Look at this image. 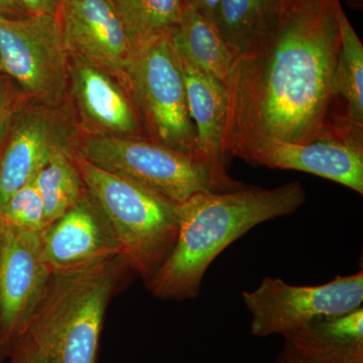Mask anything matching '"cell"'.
<instances>
[{
  "instance_id": "cell-21",
  "label": "cell",
  "mask_w": 363,
  "mask_h": 363,
  "mask_svg": "<svg viewBox=\"0 0 363 363\" xmlns=\"http://www.w3.org/2000/svg\"><path fill=\"white\" fill-rule=\"evenodd\" d=\"M33 182L42 198L47 226L70 209L85 192L75 160L65 152L55 155Z\"/></svg>"
},
{
  "instance_id": "cell-25",
  "label": "cell",
  "mask_w": 363,
  "mask_h": 363,
  "mask_svg": "<svg viewBox=\"0 0 363 363\" xmlns=\"http://www.w3.org/2000/svg\"><path fill=\"white\" fill-rule=\"evenodd\" d=\"M18 2L30 16H37V14L56 16L62 0H18Z\"/></svg>"
},
{
  "instance_id": "cell-5",
  "label": "cell",
  "mask_w": 363,
  "mask_h": 363,
  "mask_svg": "<svg viewBox=\"0 0 363 363\" xmlns=\"http://www.w3.org/2000/svg\"><path fill=\"white\" fill-rule=\"evenodd\" d=\"M123 85L150 142L178 150L202 164L189 112L182 62L171 35L133 52L124 68Z\"/></svg>"
},
{
  "instance_id": "cell-3",
  "label": "cell",
  "mask_w": 363,
  "mask_h": 363,
  "mask_svg": "<svg viewBox=\"0 0 363 363\" xmlns=\"http://www.w3.org/2000/svg\"><path fill=\"white\" fill-rule=\"evenodd\" d=\"M128 269L119 255L84 271L52 274L26 330L47 363H97L107 307Z\"/></svg>"
},
{
  "instance_id": "cell-30",
  "label": "cell",
  "mask_w": 363,
  "mask_h": 363,
  "mask_svg": "<svg viewBox=\"0 0 363 363\" xmlns=\"http://www.w3.org/2000/svg\"><path fill=\"white\" fill-rule=\"evenodd\" d=\"M1 225H2V222H1V218H0V236H1Z\"/></svg>"
},
{
  "instance_id": "cell-20",
  "label": "cell",
  "mask_w": 363,
  "mask_h": 363,
  "mask_svg": "<svg viewBox=\"0 0 363 363\" xmlns=\"http://www.w3.org/2000/svg\"><path fill=\"white\" fill-rule=\"evenodd\" d=\"M281 0H220L211 21L236 54L278 13Z\"/></svg>"
},
{
  "instance_id": "cell-4",
  "label": "cell",
  "mask_w": 363,
  "mask_h": 363,
  "mask_svg": "<svg viewBox=\"0 0 363 363\" xmlns=\"http://www.w3.org/2000/svg\"><path fill=\"white\" fill-rule=\"evenodd\" d=\"M74 160L86 192L116 236L121 257L147 284L175 245L180 204L83 157Z\"/></svg>"
},
{
  "instance_id": "cell-10",
  "label": "cell",
  "mask_w": 363,
  "mask_h": 363,
  "mask_svg": "<svg viewBox=\"0 0 363 363\" xmlns=\"http://www.w3.org/2000/svg\"><path fill=\"white\" fill-rule=\"evenodd\" d=\"M1 222L0 322L9 357L26 333L52 274L43 259L40 233Z\"/></svg>"
},
{
  "instance_id": "cell-1",
  "label": "cell",
  "mask_w": 363,
  "mask_h": 363,
  "mask_svg": "<svg viewBox=\"0 0 363 363\" xmlns=\"http://www.w3.org/2000/svg\"><path fill=\"white\" fill-rule=\"evenodd\" d=\"M339 0H281L274 20L236 57L225 83L227 155L255 164L277 143L331 133L340 52Z\"/></svg>"
},
{
  "instance_id": "cell-2",
  "label": "cell",
  "mask_w": 363,
  "mask_h": 363,
  "mask_svg": "<svg viewBox=\"0 0 363 363\" xmlns=\"http://www.w3.org/2000/svg\"><path fill=\"white\" fill-rule=\"evenodd\" d=\"M305 201L300 182L192 196L180 204L175 245L147 289L161 300L198 297L208 267L227 247L260 223L295 213Z\"/></svg>"
},
{
  "instance_id": "cell-18",
  "label": "cell",
  "mask_w": 363,
  "mask_h": 363,
  "mask_svg": "<svg viewBox=\"0 0 363 363\" xmlns=\"http://www.w3.org/2000/svg\"><path fill=\"white\" fill-rule=\"evenodd\" d=\"M133 52L171 35L180 23L184 0H109Z\"/></svg>"
},
{
  "instance_id": "cell-11",
  "label": "cell",
  "mask_w": 363,
  "mask_h": 363,
  "mask_svg": "<svg viewBox=\"0 0 363 363\" xmlns=\"http://www.w3.org/2000/svg\"><path fill=\"white\" fill-rule=\"evenodd\" d=\"M40 235L43 259L52 274L84 271L121 255L108 222L86 191Z\"/></svg>"
},
{
  "instance_id": "cell-7",
  "label": "cell",
  "mask_w": 363,
  "mask_h": 363,
  "mask_svg": "<svg viewBox=\"0 0 363 363\" xmlns=\"http://www.w3.org/2000/svg\"><path fill=\"white\" fill-rule=\"evenodd\" d=\"M69 60L56 16H0V71L26 97L50 106L65 104Z\"/></svg>"
},
{
  "instance_id": "cell-26",
  "label": "cell",
  "mask_w": 363,
  "mask_h": 363,
  "mask_svg": "<svg viewBox=\"0 0 363 363\" xmlns=\"http://www.w3.org/2000/svg\"><path fill=\"white\" fill-rule=\"evenodd\" d=\"M0 16L6 18H25L30 16L21 6L18 0H0Z\"/></svg>"
},
{
  "instance_id": "cell-16",
  "label": "cell",
  "mask_w": 363,
  "mask_h": 363,
  "mask_svg": "<svg viewBox=\"0 0 363 363\" xmlns=\"http://www.w3.org/2000/svg\"><path fill=\"white\" fill-rule=\"evenodd\" d=\"M284 337L308 363H363V308L318 318Z\"/></svg>"
},
{
  "instance_id": "cell-29",
  "label": "cell",
  "mask_w": 363,
  "mask_h": 363,
  "mask_svg": "<svg viewBox=\"0 0 363 363\" xmlns=\"http://www.w3.org/2000/svg\"><path fill=\"white\" fill-rule=\"evenodd\" d=\"M7 353L4 347V336H2L1 322H0V363H6Z\"/></svg>"
},
{
  "instance_id": "cell-28",
  "label": "cell",
  "mask_w": 363,
  "mask_h": 363,
  "mask_svg": "<svg viewBox=\"0 0 363 363\" xmlns=\"http://www.w3.org/2000/svg\"><path fill=\"white\" fill-rule=\"evenodd\" d=\"M276 363H308L306 362L295 350L286 343L285 347L281 351Z\"/></svg>"
},
{
  "instance_id": "cell-13",
  "label": "cell",
  "mask_w": 363,
  "mask_h": 363,
  "mask_svg": "<svg viewBox=\"0 0 363 363\" xmlns=\"http://www.w3.org/2000/svg\"><path fill=\"white\" fill-rule=\"evenodd\" d=\"M255 164L313 174L362 195L363 128L342 121L328 135L312 143H274Z\"/></svg>"
},
{
  "instance_id": "cell-15",
  "label": "cell",
  "mask_w": 363,
  "mask_h": 363,
  "mask_svg": "<svg viewBox=\"0 0 363 363\" xmlns=\"http://www.w3.org/2000/svg\"><path fill=\"white\" fill-rule=\"evenodd\" d=\"M181 59L189 112L195 125L200 160L209 172L216 192L247 186L227 174L224 128L227 114L225 86L216 78Z\"/></svg>"
},
{
  "instance_id": "cell-6",
  "label": "cell",
  "mask_w": 363,
  "mask_h": 363,
  "mask_svg": "<svg viewBox=\"0 0 363 363\" xmlns=\"http://www.w3.org/2000/svg\"><path fill=\"white\" fill-rule=\"evenodd\" d=\"M78 156L182 204L198 193L216 192L207 169L173 149L143 138L89 135Z\"/></svg>"
},
{
  "instance_id": "cell-12",
  "label": "cell",
  "mask_w": 363,
  "mask_h": 363,
  "mask_svg": "<svg viewBox=\"0 0 363 363\" xmlns=\"http://www.w3.org/2000/svg\"><path fill=\"white\" fill-rule=\"evenodd\" d=\"M55 16L69 56L99 67L123 84L133 50L109 0H62Z\"/></svg>"
},
{
  "instance_id": "cell-9",
  "label": "cell",
  "mask_w": 363,
  "mask_h": 363,
  "mask_svg": "<svg viewBox=\"0 0 363 363\" xmlns=\"http://www.w3.org/2000/svg\"><path fill=\"white\" fill-rule=\"evenodd\" d=\"M81 140L75 121L62 106L23 105L0 155V208L55 155L77 157Z\"/></svg>"
},
{
  "instance_id": "cell-14",
  "label": "cell",
  "mask_w": 363,
  "mask_h": 363,
  "mask_svg": "<svg viewBox=\"0 0 363 363\" xmlns=\"http://www.w3.org/2000/svg\"><path fill=\"white\" fill-rule=\"evenodd\" d=\"M69 94L89 135L143 138V125L128 91L99 67L70 56Z\"/></svg>"
},
{
  "instance_id": "cell-27",
  "label": "cell",
  "mask_w": 363,
  "mask_h": 363,
  "mask_svg": "<svg viewBox=\"0 0 363 363\" xmlns=\"http://www.w3.org/2000/svg\"><path fill=\"white\" fill-rule=\"evenodd\" d=\"M220 0H184L185 6L199 11L203 16L211 20L217 4Z\"/></svg>"
},
{
  "instance_id": "cell-8",
  "label": "cell",
  "mask_w": 363,
  "mask_h": 363,
  "mask_svg": "<svg viewBox=\"0 0 363 363\" xmlns=\"http://www.w3.org/2000/svg\"><path fill=\"white\" fill-rule=\"evenodd\" d=\"M242 300L252 316V335L284 336L318 318L362 307L363 272L338 276L320 286H293L279 278L264 277L255 290L242 293Z\"/></svg>"
},
{
  "instance_id": "cell-19",
  "label": "cell",
  "mask_w": 363,
  "mask_h": 363,
  "mask_svg": "<svg viewBox=\"0 0 363 363\" xmlns=\"http://www.w3.org/2000/svg\"><path fill=\"white\" fill-rule=\"evenodd\" d=\"M337 16L340 52L335 75L336 98H343L346 121L363 128V45L341 6Z\"/></svg>"
},
{
  "instance_id": "cell-22",
  "label": "cell",
  "mask_w": 363,
  "mask_h": 363,
  "mask_svg": "<svg viewBox=\"0 0 363 363\" xmlns=\"http://www.w3.org/2000/svg\"><path fill=\"white\" fill-rule=\"evenodd\" d=\"M0 218L23 230L40 233L47 227L44 205L33 182L13 193L0 208Z\"/></svg>"
},
{
  "instance_id": "cell-17",
  "label": "cell",
  "mask_w": 363,
  "mask_h": 363,
  "mask_svg": "<svg viewBox=\"0 0 363 363\" xmlns=\"http://www.w3.org/2000/svg\"><path fill=\"white\" fill-rule=\"evenodd\" d=\"M171 38L182 59L225 86L238 54L213 21L186 6L180 23L171 33Z\"/></svg>"
},
{
  "instance_id": "cell-23",
  "label": "cell",
  "mask_w": 363,
  "mask_h": 363,
  "mask_svg": "<svg viewBox=\"0 0 363 363\" xmlns=\"http://www.w3.org/2000/svg\"><path fill=\"white\" fill-rule=\"evenodd\" d=\"M23 93L14 87L11 79L0 75V149L11 133L18 112L23 108Z\"/></svg>"
},
{
  "instance_id": "cell-24",
  "label": "cell",
  "mask_w": 363,
  "mask_h": 363,
  "mask_svg": "<svg viewBox=\"0 0 363 363\" xmlns=\"http://www.w3.org/2000/svg\"><path fill=\"white\" fill-rule=\"evenodd\" d=\"M9 358V363H47L44 352L28 333L14 345Z\"/></svg>"
}]
</instances>
